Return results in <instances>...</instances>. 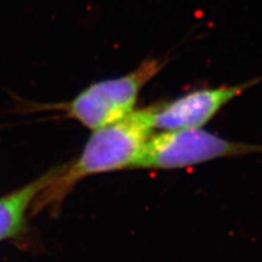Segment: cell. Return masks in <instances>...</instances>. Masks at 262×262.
<instances>
[{"label":"cell","mask_w":262,"mask_h":262,"mask_svg":"<svg viewBox=\"0 0 262 262\" xmlns=\"http://www.w3.org/2000/svg\"><path fill=\"white\" fill-rule=\"evenodd\" d=\"M153 130L150 106L135 110L119 122L93 130L78 158L70 165L54 169L50 182L33 204L34 210L60 204L83 179L133 168Z\"/></svg>","instance_id":"1"},{"label":"cell","mask_w":262,"mask_h":262,"mask_svg":"<svg viewBox=\"0 0 262 262\" xmlns=\"http://www.w3.org/2000/svg\"><path fill=\"white\" fill-rule=\"evenodd\" d=\"M170 60L168 56L146 58L129 73L96 81L66 103L63 110L91 130L119 122L135 111L141 91Z\"/></svg>","instance_id":"2"},{"label":"cell","mask_w":262,"mask_h":262,"mask_svg":"<svg viewBox=\"0 0 262 262\" xmlns=\"http://www.w3.org/2000/svg\"><path fill=\"white\" fill-rule=\"evenodd\" d=\"M254 153H262V145L225 139L202 127L160 131L147 140L131 169H187L211 160Z\"/></svg>","instance_id":"3"},{"label":"cell","mask_w":262,"mask_h":262,"mask_svg":"<svg viewBox=\"0 0 262 262\" xmlns=\"http://www.w3.org/2000/svg\"><path fill=\"white\" fill-rule=\"evenodd\" d=\"M261 80L262 78H256L241 84L201 88L173 100L152 104L153 129L171 131L203 127L231 101Z\"/></svg>","instance_id":"4"},{"label":"cell","mask_w":262,"mask_h":262,"mask_svg":"<svg viewBox=\"0 0 262 262\" xmlns=\"http://www.w3.org/2000/svg\"><path fill=\"white\" fill-rule=\"evenodd\" d=\"M52 175L54 170L15 192L0 196V242L22 231L29 208L34 204L39 193L47 187Z\"/></svg>","instance_id":"5"}]
</instances>
